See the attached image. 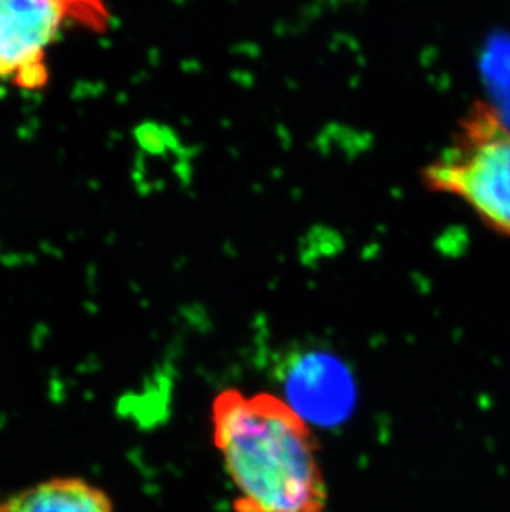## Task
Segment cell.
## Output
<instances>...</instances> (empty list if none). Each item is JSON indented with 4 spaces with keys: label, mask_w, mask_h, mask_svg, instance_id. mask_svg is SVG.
<instances>
[{
    "label": "cell",
    "mask_w": 510,
    "mask_h": 512,
    "mask_svg": "<svg viewBox=\"0 0 510 512\" xmlns=\"http://www.w3.org/2000/svg\"><path fill=\"white\" fill-rule=\"evenodd\" d=\"M287 385L290 393L287 401L308 423L343 420L355 398L347 370L325 355H310L295 365Z\"/></svg>",
    "instance_id": "cell-4"
},
{
    "label": "cell",
    "mask_w": 510,
    "mask_h": 512,
    "mask_svg": "<svg viewBox=\"0 0 510 512\" xmlns=\"http://www.w3.org/2000/svg\"><path fill=\"white\" fill-rule=\"evenodd\" d=\"M212 443L234 488V512H325L328 486L312 426L269 392L226 388L212 400Z\"/></svg>",
    "instance_id": "cell-1"
},
{
    "label": "cell",
    "mask_w": 510,
    "mask_h": 512,
    "mask_svg": "<svg viewBox=\"0 0 510 512\" xmlns=\"http://www.w3.org/2000/svg\"><path fill=\"white\" fill-rule=\"evenodd\" d=\"M12 512H115L110 494L80 476H52L9 498Z\"/></svg>",
    "instance_id": "cell-5"
},
{
    "label": "cell",
    "mask_w": 510,
    "mask_h": 512,
    "mask_svg": "<svg viewBox=\"0 0 510 512\" xmlns=\"http://www.w3.org/2000/svg\"><path fill=\"white\" fill-rule=\"evenodd\" d=\"M102 0H0V82L25 92L49 83L47 54L73 25L98 27Z\"/></svg>",
    "instance_id": "cell-3"
},
{
    "label": "cell",
    "mask_w": 510,
    "mask_h": 512,
    "mask_svg": "<svg viewBox=\"0 0 510 512\" xmlns=\"http://www.w3.org/2000/svg\"><path fill=\"white\" fill-rule=\"evenodd\" d=\"M424 181L510 239V125L492 103L467 108L448 146L424 170Z\"/></svg>",
    "instance_id": "cell-2"
},
{
    "label": "cell",
    "mask_w": 510,
    "mask_h": 512,
    "mask_svg": "<svg viewBox=\"0 0 510 512\" xmlns=\"http://www.w3.org/2000/svg\"><path fill=\"white\" fill-rule=\"evenodd\" d=\"M0 512H12V508H10L9 499H5L0 503Z\"/></svg>",
    "instance_id": "cell-6"
}]
</instances>
